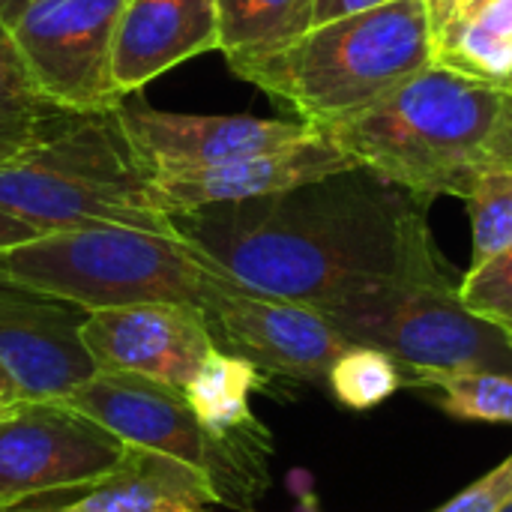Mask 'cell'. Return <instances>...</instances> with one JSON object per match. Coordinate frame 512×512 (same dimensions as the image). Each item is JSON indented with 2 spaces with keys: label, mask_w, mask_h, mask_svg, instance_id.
<instances>
[{
  "label": "cell",
  "mask_w": 512,
  "mask_h": 512,
  "mask_svg": "<svg viewBox=\"0 0 512 512\" xmlns=\"http://www.w3.org/2000/svg\"><path fill=\"white\" fill-rule=\"evenodd\" d=\"M171 222L234 282L315 312L387 282H450L426 210L363 165Z\"/></svg>",
  "instance_id": "obj_1"
},
{
  "label": "cell",
  "mask_w": 512,
  "mask_h": 512,
  "mask_svg": "<svg viewBox=\"0 0 512 512\" xmlns=\"http://www.w3.org/2000/svg\"><path fill=\"white\" fill-rule=\"evenodd\" d=\"M321 132L423 210L444 195L465 201L483 171L512 165L507 87L438 63L363 114Z\"/></svg>",
  "instance_id": "obj_2"
},
{
  "label": "cell",
  "mask_w": 512,
  "mask_h": 512,
  "mask_svg": "<svg viewBox=\"0 0 512 512\" xmlns=\"http://www.w3.org/2000/svg\"><path fill=\"white\" fill-rule=\"evenodd\" d=\"M435 63L426 0H396L309 27L294 42L228 63L315 129H333L378 105Z\"/></svg>",
  "instance_id": "obj_3"
},
{
  "label": "cell",
  "mask_w": 512,
  "mask_h": 512,
  "mask_svg": "<svg viewBox=\"0 0 512 512\" xmlns=\"http://www.w3.org/2000/svg\"><path fill=\"white\" fill-rule=\"evenodd\" d=\"M222 276L180 234L123 225L51 231L0 252V282L6 288L87 315L135 303L204 309L210 288Z\"/></svg>",
  "instance_id": "obj_4"
},
{
  "label": "cell",
  "mask_w": 512,
  "mask_h": 512,
  "mask_svg": "<svg viewBox=\"0 0 512 512\" xmlns=\"http://www.w3.org/2000/svg\"><path fill=\"white\" fill-rule=\"evenodd\" d=\"M0 210L42 234L90 225L177 234L153 207L147 174L114 111L72 114L51 135L0 162Z\"/></svg>",
  "instance_id": "obj_5"
},
{
  "label": "cell",
  "mask_w": 512,
  "mask_h": 512,
  "mask_svg": "<svg viewBox=\"0 0 512 512\" xmlns=\"http://www.w3.org/2000/svg\"><path fill=\"white\" fill-rule=\"evenodd\" d=\"M318 312L342 339L390 354L405 372L512 375V336L471 312L453 282H387Z\"/></svg>",
  "instance_id": "obj_6"
},
{
  "label": "cell",
  "mask_w": 512,
  "mask_h": 512,
  "mask_svg": "<svg viewBox=\"0 0 512 512\" xmlns=\"http://www.w3.org/2000/svg\"><path fill=\"white\" fill-rule=\"evenodd\" d=\"M54 402L108 429L126 447L153 450L201 471L219 507L255 512V501L267 489V459L216 441L177 387L123 372H96Z\"/></svg>",
  "instance_id": "obj_7"
},
{
  "label": "cell",
  "mask_w": 512,
  "mask_h": 512,
  "mask_svg": "<svg viewBox=\"0 0 512 512\" xmlns=\"http://www.w3.org/2000/svg\"><path fill=\"white\" fill-rule=\"evenodd\" d=\"M126 0H33L9 27L39 90L72 114L114 111V33Z\"/></svg>",
  "instance_id": "obj_8"
},
{
  "label": "cell",
  "mask_w": 512,
  "mask_h": 512,
  "mask_svg": "<svg viewBox=\"0 0 512 512\" xmlns=\"http://www.w3.org/2000/svg\"><path fill=\"white\" fill-rule=\"evenodd\" d=\"M126 444L60 402L0 408V507L84 492L108 477Z\"/></svg>",
  "instance_id": "obj_9"
},
{
  "label": "cell",
  "mask_w": 512,
  "mask_h": 512,
  "mask_svg": "<svg viewBox=\"0 0 512 512\" xmlns=\"http://www.w3.org/2000/svg\"><path fill=\"white\" fill-rule=\"evenodd\" d=\"M204 315L219 348L294 381L327 384L330 366L351 345L312 306L252 291L231 276L216 279Z\"/></svg>",
  "instance_id": "obj_10"
},
{
  "label": "cell",
  "mask_w": 512,
  "mask_h": 512,
  "mask_svg": "<svg viewBox=\"0 0 512 512\" xmlns=\"http://www.w3.org/2000/svg\"><path fill=\"white\" fill-rule=\"evenodd\" d=\"M114 117L147 180L222 165L240 156L285 147L315 132V126L303 120L162 111L135 93L114 108Z\"/></svg>",
  "instance_id": "obj_11"
},
{
  "label": "cell",
  "mask_w": 512,
  "mask_h": 512,
  "mask_svg": "<svg viewBox=\"0 0 512 512\" xmlns=\"http://www.w3.org/2000/svg\"><path fill=\"white\" fill-rule=\"evenodd\" d=\"M81 342L96 372H123L183 390L219 348L204 309L189 303H135L81 318Z\"/></svg>",
  "instance_id": "obj_12"
},
{
  "label": "cell",
  "mask_w": 512,
  "mask_h": 512,
  "mask_svg": "<svg viewBox=\"0 0 512 512\" xmlns=\"http://www.w3.org/2000/svg\"><path fill=\"white\" fill-rule=\"evenodd\" d=\"M348 168H357V162L327 132L315 129L306 138L291 141L285 147L240 156L198 171L150 177L147 186L153 207L162 216L174 219L210 204H234L279 195Z\"/></svg>",
  "instance_id": "obj_13"
},
{
  "label": "cell",
  "mask_w": 512,
  "mask_h": 512,
  "mask_svg": "<svg viewBox=\"0 0 512 512\" xmlns=\"http://www.w3.org/2000/svg\"><path fill=\"white\" fill-rule=\"evenodd\" d=\"M69 306L0 291V366L27 402H54L96 375Z\"/></svg>",
  "instance_id": "obj_14"
},
{
  "label": "cell",
  "mask_w": 512,
  "mask_h": 512,
  "mask_svg": "<svg viewBox=\"0 0 512 512\" xmlns=\"http://www.w3.org/2000/svg\"><path fill=\"white\" fill-rule=\"evenodd\" d=\"M207 51H219L216 0H126L114 33V84L132 96Z\"/></svg>",
  "instance_id": "obj_15"
},
{
  "label": "cell",
  "mask_w": 512,
  "mask_h": 512,
  "mask_svg": "<svg viewBox=\"0 0 512 512\" xmlns=\"http://www.w3.org/2000/svg\"><path fill=\"white\" fill-rule=\"evenodd\" d=\"M219 498L210 480L162 453L126 447L117 468L72 504L48 512H210Z\"/></svg>",
  "instance_id": "obj_16"
},
{
  "label": "cell",
  "mask_w": 512,
  "mask_h": 512,
  "mask_svg": "<svg viewBox=\"0 0 512 512\" xmlns=\"http://www.w3.org/2000/svg\"><path fill=\"white\" fill-rule=\"evenodd\" d=\"M264 384V369L252 360L213 348L192 381L183 387V396L198 417V423L222 444L243 450L249 456L267 459L270 432L252 414V393Z\"/></svg>",
  "instance_id": "obj_17"
},
{
  "label": "cell",
  "mask_w": 512,
  "mask_h": 512,
  "mask_svg": "<svg viewBox=\"0 0 512 512\" xmlns=\"http://www.w3.org/2000/svg\"><path fill=\"white\" fill-rule=\"evenodd\" d=\"M435 63L507 87L512 75V0H477L435 36Z\"/></svg>",
  "instance_id": "obj_18"
},
{
  "label": "cell",
  "mask_w": 512,
  "mask_h": 512,
  "mask_svg": "<svg viewBox=\"0 0 512 512\" xmlns=\"http://www.w3.org/2000/svg\"><path fill=\"white\" fill-rule=\"evenodd\" d=\"M69 117L72 111H63L39 90L12 27L0 15V162L33 147Z\"/></svg>",
  "instance_id": "obj_19"
},
{
  "label": "cell",
  "mask_w": 512,
  "mask_h": 512,
  "mask_svg": "<svg viewBox=\"0 0 512 512\" xmlns=\"http://www.w3.org/2000/svg\"><path fill=\"white\" fill-rule=\"evenodd\" d=\"M315 0H216L219 51L228 63L270 54L312 27Z\"/></svg>",
  "instance_id": "obj_20"
},
{
  "label": "cell",
  "mask_w": 512,
  "mask_h": 512,
  "mask_svg": "<svg viewBox=\"0 0 512 512\" xmlns=\"http://www.w3.org/2000/svg\"><path fill=\"white\" fill-rule=\"evenodd\" d=\"M405 387L429 393L456 420L512 426V375L504 372H405Z\"/></svg>",
  "instance_id": "obj_21"
},
{
  "label": "cell",
  "mask_w": 512,
  "mask_h": 512,
  "mask_svg": "<svg viewBox=\"0 0 512 512\" xmlns=\"http://www.w3.org/2000/svg\"><path fill=\"white\" fill-rule=\"evenodd\" d=\"M327 387L339 405L351 411H369L405 387V369L378 348L348 345L330 366Z\"/></svg>",
  "instance_id": "obj_22"
},
{
  "label": "cell",
  "mask_w": 512,
  "mask_h": 512,
  "mask_svg": "<svg viewBox=\"0 0 512 512\" xmlns=\"http://www.w3.org/2000/svg\"><path fill=\"white\" fill-rule=\"evenodd\" d=\"M465 204L471 210L474 267L512 246V165L483 171L465 195Z\"/></svg>",
  "instance_id": "obj_23"
},
{
  "label": "cell",
  "mask_w": 512,
  "mask_h": 512,
  "mask_svg": "<svg viewBox=\"0 0 512 512\" xmlns=\"http://www.w3.org/2000/svg\"><path fill=\"white\" fill-rule=\"evenodd\" d=\"M462 303L512 336V246L483 264L468 267L459 282Z\"/></svg>",
  "instance_id": "obj_24"
},
{
  "label": "cell",
  "mask_w": 512,
  "mask_h": 512,
  "mask_svg": "<svg viewBox=\"0 0 512 512\" xmlns=\"http://www.w3.org/2000/svg\"><path fill=\"white\" fill-rule=\"evenodd\" d=\"M512 504V456L432 512H501Z\"/></svg>",
  "instance_id": "obj_25"
},
{
  "label": "cell",
  "mask_w": 512,
  "mask_h": 512,
  "mask_svg": "<svg viewBox=\"0 0 512 512\" xmlns=\"http://www.w3.org/2000/svg\"><path fill=\"white\" fill-rule=\"evenodd\" d=\"M387 3H396V0H315L312 27L330 24V21L348 18V15H360V12H369V9H378V6H387Z\"/></svg>",
  "instance_id": "obj_26"
},
{
  "label": "cell",
  "mask_w": 512,
  "mask_h": 512,
  "mask_svg": "<svg viewBox=\"0 0 512 512\" xmlns=\"http://www.w3.org/2000/svg\"><path fill=\"white\" fill-rule=\"evenodd\" d=\"M36 237H42V231H39L36 225L24 222V219L12 216V213H6V210H0V252H3V249H12V246H18V243L36 240Z\"/></svg>",
  "instance_id": "obj_27"
},
{
  "label": "cell",
  "mask_w": 512,
  "mask_h": 512,
  "mask_svg": "<svg viewBox=\"0 0 512 512\" xmlns=\"http://www.w3.org/2000/svg\"><path fill=\"white\" fill-rule=\"evenodd\" d=\"M471 3H477V0H426L429 21H432V39H435L450 21H456Z\"/></svg>",
  "instance_id": "obj_28"
},
{
  "label": "cell",
  "mask_w": 512,
  "mask_h": 512,
  "mask_svg": "<svg viewBox=\"0 0 512 512\" xmlns=\"http://www.w3.org/2000/svg\"><path fill=\"white\" fill-rule=\"evenodd\" d=\"M15 402H24V399H21L18 387L12 384V378H9V375L3 372V366H0V408L15 405Z\"/></svg>",
  "instance_id": "obj_29"
},
{
  "label": "cell",
  "mask_w": 512,
  "mask_h": 512,
  "mask_svg": "<svg viewBox=\"0 0 512 512\" xmlns=\"http://www.w3.org/2000/svg\"><path fill=\"white\" fill-rule=\"evenodd\" d=\"M30 3H33V0H0V15H3V21L12 24Z\"/></svg>",
  "instance_id": "obj_30"
},
{
  "label": "cell",
  "mask_w": 512,
  "mask_h": 512,
  "mask_svg": "<svg viewBox=\"0 0 512 512\" xmlns=\"http://www.w3.org/2000/svg\"><path fill=\"white\" fill-rule=\"evenodd\" d=\"M0 512H42V510H33L30 504H21V507H0Z\"/></svg>",
  "instance_id": "obj_31"
},
{
  "label": "cell",
  "mask_w": 512,
  "mask_h": 512,
  "mask_svg": "<svg viewBox=\"0 0 512 512\" xmlns=\"http://www.w3.org/2000/svg\"><path fill=\"white\" fill-rule=\"evenodd\" d=\"M507 93H510V126H512V75H510V84H507Z\"/></svg>",
  "instance_id": "obj_32"
},
{
  "label": "cell",
  "mask_w": 512,
  "mask_h": 512,
  "mask_svg": "<svg viewBox=\"0 0 512 512\" xmlns=\"http://www.w3.org/2000/svg\"><path fill=\"white\" fill-rule=\"evenodd\" d=\"M501 512H512V504H510V507H507V510H501Z\"/></svg>",
  "instance_id": "obj_33"
},
{
  "label": "cell",
  "mask_w": 512,
  "mask_h": 512,
  "mask_svg": "<svg viewBox=\"0 0 512 512\" xmlns=\"http://www.w3.org/2000/svg\"><path fill=\"white\" fill-rule=\"evenodd\" d=\"M0 288H6V285H3V282H0ZM12 291H15V288H12Z\"/></svg>",
  "instance_id": "obj_34"
}]
</instances>
